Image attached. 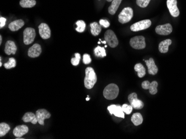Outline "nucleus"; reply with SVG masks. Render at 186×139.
Segmentation results:
<instances>
[{"label": "nucleus", "instance_id": "obj_6", "mask_svg": "<svg viewBox=\"0 0 186 139\" xmlns=\"http://www.w3.org/2000/svg\"><path fill=\"white\" fill-rule=\"evenodd\" d=\"M152 22L149 19L142 20L139 22H136L131 26V30L133 32H138L139 31L146 30L150 27Z\"/></svg>", "mask_w": 186, "mask_h": 139}, {"label": "nucleus", "instance_id": "obj_41", "mask_svg": "<svg viewBox=\"0 0 186 139\" xmlns=\"http://www.w3.org/2000/svg\"><path fill=\"white\" fill-rule=\"evenodd\" d=\"M90 100V98H89V97H88V98L86 99V101H88V100Z\"/></svg>", "mask_w": 186, "mask_h": 139}, {"label": "nucleus", "instance_id": "obj_28", "mask_svg": "<svg viewBox=\"0 0 186 139\" xmlns=\"http://www.w3.org/2000/svg\"><path fill=\"white\" fill-rule=\"evenodd\" d=\"M76 25H77V27L76 28V31L78 32H83L85 30L86 24L83 20H79L76 22Z\"/></svg>", "mask_w": 186, "mask_h": 139}, {"label": "nucleus", "instance_id": "obj_23", "mask_svg": "<svg viewBox=\"0 0 186 139\" xmlns=\"http://www.w3.org/2000/svg\"><path fill=\"white\" fill-rule=\"evenodd\" d=\"M90 28H91V33L94 36H97L100 34L102 31V28L100 25L97 22H93L90 23Z\"/></svg>", "mask_w": 186, "mask_h": 139}, {"label": "nucleus", "instance_id": "obj_3", "mask_svg": "<svg viewBox=\"0 0 186 139\" xmlns=\"http://www.w3.org/2000/svg\"><path fill=\"white\" fill-rule=\"evenodd\" d=\"M133 17V10L131 7H125L123 10L118 16V21L124 24L129 22Z\"/></svg>", "mask_w": 186, "mask_h": 139}, {"label": "nucleus", "instance_id": "obj_10", "mask_svg": "<svg viewBox=\"0 0 186 139\" xmlns=\"http://www.w3.org/2000/svg\"><path fill=\"white\" fill-rule=\"evenodd\" d=\"M167 7L170 14L174 17H177L180 15V11L177 7V0H167Z\"/></svg>", "mask_w": 186, "mask_h": 139}, {"label": "nucleus", "instance_id": "obj_19", "mask_svg": "<svg viewBox=\"0 0 186 139\" xmlns=\"http://www.w3.org/2000/svg\"><path fill=\"white\" fill-rule=\"evenodd\" d=\"M25 22L22 19H17L11 22L8 25V28L11 31H16L24 26Z\"/></svg>", "mask_w": 186, "mask_h": 139}, {"label": "nucleus", "instance_id": "obj_17", "mask_svg": "<svg viewBox=\"0 0 186 139\" xmlns=\"http://www.w3.org/2000/svg\"><path fill=\"white\" fill-rule=\"evenodd\" d=\"M17 51V47L15 42L12 41H8L6 42L5 47V52L7 55L11 54L15 55Z\"/></svg>", "mask_w": 186, "mask_h": 139}, {"label": "nucleus", "instance_id": "obj_34", "mask_svg": "<svg viewBox=\"0 0 186 139\" xmlns=\"http://www.w3.org/2000/svg\"><path fill=\"white\" fill-rule=\"evenodd\" d=\"M92 59L90 55L88 54H84L83 55V62L85 64H88L91 63Z\"/></svg>", "mask_w": 186, "mask_h": 139}, {"label": "nucleus", "instance_id": "obj_11", "mask_svg": "<svg viewBox=\"0 0 186 139\" xmlns=\"http://www.w3.org/2000/svg\"><path fill=\"white\" fill-rule=\"evenodd\" d=\"M172 26L170 23L159 25L156 28V33L159 35H168L172 32Z\"/></svg>", "mask_w": 186, "mask_h": 139}, {"label": "nucleus", "instance_id": "obj_35", "mask_svg": "<svg viewBox=\"0 0 186 139\" xmlns=\"http://www.w3.org/2000/svg\"><path fill=\"white\" fill-rule=\"evenodd\" d=\"M99 23L100 25L103 26L104 28H108L110 26V23L106 19H100Z\"/></svg>", "mask_w": 186, "mask_h": 139}, {"label": "nucleus", "instance_id": "obj_32", "mask_svg": "<svg viewBox=\"0 0 186 139\" xmlns=\"http://www.w3.org/2000/svg\"><path fill=\"white\" fill-rule=\"evenodd\" d=\"M80 60V55L78 53L75 54V58H72L71 59V63L73 66H77L79 64Z\"/></svg>", "mask_w": 186, "mask_h": 139}, {"label": "nucleus", "instance_id": "obj_38", "mask_svg": "<svg viewBox=\"0 0 186 139\" xmlns=\"http://www.w3.org/2000/svg\"><path fill=\"white\" fill-rule=\"evenodd\" d=\"M99 41H100V42H102V43H104V44H106V41H101V39H99Z\"/></svg>", "mask_w": 186, "mask_h": 139}, {"label": "nucleus", "instance_id": "obj_13", "mask_svg": "<svg viewBox=\"0 0 186 139\" xmlns=\"http://www.w3.org/2000/svg\"><path fill=\"white\" fill-rule=\"evenodd\" d=\"M108 110L110 114H114L117 117L124 118V114L122 106L117 105H111L108 107Z\"/></svg>", "mask_w": 186, "mask_h": 139}, {"label": "nucleus", "instance_id": "obj_26", "mask_svg": "<svg viewBox=\"0 0 186 139\" xmlns=\"http://www.w3.org/2000/svg\"><path fill=\"white\" fill-rule=\"evenodd\" d=\"M10 130V127L7 124L2 123L0 124V137H4Z\"/></svg>", "mask_w": 186, "mask_h": 139}, {"label": "nucleus", "instance_id": "obj_43", "mask_svg": "<svg viewBox=\"0 0 186 139\" xmlns=\"http://www.w3.org/2000/svg\"><path fill=\"white\" fill-rule=\"evenodd\" d=\"M105 47H106H106H107V46H106H106H105Z\"/></svg>", "mask_w": 186, "mask_h": 139}, {"label": "nucleus", "instance_id": "obj_18", "mask_svg": "<svg viewBox=\"0 0 186 139\" xmlns=\"http://www.w3.org/2000/svg\"><path fill=\"white\" fill-rule=\"evenodd\" d=\"M22 119L25 123H31L32 124H36L38 122L36 115L31 112H26Z\"/></svg>", "mask_w": 186, "mask_h": 139}, {"label": "nucleus", "instance_id": "obj_9", "mask_svg": "<svg viewBox=\"0 0 186 139\" xmlns=\"http://www.w3.org/2000/svg\"><path fill=\"white\" fill-rule=\"evenodd\" d=\"M36 115L38 123L41 125H44V120L45 119H49L51 117L50 112L44 109L37 110L36 112Z\"/></svg>", "mask_w": 186, "mask_h": 139}, {"label": "nucleus", "instance_id": "obj_29", "mask_svg": "<svg viewBox=\"0 0 186 139\" xmlns=\"http://www.w3.org/2000/svg\"><path fill=\"white\" fill-rule=\"evenodd\" d=\"M3 66L6 69H7L15 68L16 66V61L14 58H9L8 62L7 63H5Z\"/></svg>", "mask_w": 186, "mask_h": 139}, {"label": "nucleus", "instance_id": "obj_25", "mask_svg": "<svg viewBox=\"0 0 186 139\" xmlns=\"http://www.w3.org/2000/svg\"><path fill=\"white\" fill-rule=\"evenodd\" d=\"M35 0H21L19 5L23 8H31L36 5Z\"/></svg>", "mask_w": 186, "mask_h": 139}, {"label": "nucleus", "instance_id": "obj_42", "mask_svg": "<svg viewBox=\"0 0 186 139\" xmlns=\"http://www.w3.org/2000/svg\"><path fill=\"white\" fill-rule=\"evenodd\" d=\"M106 1H107L108 2H111V1H113V0H106Z\"/></svg>", "mask_w": 186, "mask_h": 139}, {"label": "nucleus", "instance_id": "obj_21", "mask_svg": "<svg viewBox=\"0 0 186 139\" xmlns=\"http://www.w3.org/2000/svg\"><path fill=\"white\" fill-rule=\"evenodd\" d=\"M122 1V0H113L111 2V5L109 7V13L111 15H113L115 14Z\"/></svg>", "mask_w": 186, "mask_h": 139}, {"label": "nucleus", "instance_id": "obj_20", "mask_svg": "<svg viewBox=\"0 0 186 139\" xmlns=\"http://www.w3.org/2000/svg\"><path fill=\"white\" fill-rule=\"evenodd\" d=\"M172 43V41L168 39L161 42L159 44V51L162 53H166L168 51L169 46Z\"/></svg>", "mask_w": 186, "mask_h": 139}, {"label": "nucleus", "instance_id": "obj_37", "mask_svg": "<svg viewBox=\"0 0 186 139\" xmlns=\"http://www.w3.org/2000/svg\"><path fill=\"white\" fill-rule=\"evenodd\" d=\"M6 19L5 18L1 17V18H0V22H1L0 23V28H2L5 26L6 24Z\"/></svg>", "mask_w": 186, "mask_h": 139}, {"label": "nucleus", "instance_id": "obj_14", "mask_svg": "<svg viewBox=\"0 0 186 139\" xmlns=\"http://www.w3.org/2000/svg\"><path fill=\"white\" fill-rule=\"evenodd\" d=\"M41 47L39 44H35L28 51V55L31 58L38 57L41 53Z\"/></svg>", "mask_w": 186, "mask_h": 139}, {"label": "nucleus", "instance_id": "obj_12", "mask_svg": "<svg viewBox=\"0 0 186 139\" xmlns=\"http://www.w3.org/2000/svg\"><path fill=\"white\" fill-rule=\"evenodd\" d=\"M39 34L42 39H47L50 38L51 37V30L49 26L44 23H42L39 26Z\"/></svg>", "mask_w": 186, "mask_h": 139}, {"label": "nucleus", "instance_id": "obj_30", "mask_svg": "<svg viewBox=\"0 0 186 139\" xmlns=\"http://www.w3.org/2000/svg\"><path fill=\"white\" fill-rule=\"evenodd\" d=\"M157 87H158V83L156 81H153L150 83V86L149 88V93L152 95H155L157 94L158 90H157Z\"/></svg>", "mask_w": 186, "mask_h": 139}, {"label": "nucleus", "instance_id": "obj_8", "mask_svg": "<svg viewBox=\"0 0 186 139\" xmlns=\"http://www.w3.org/2000/svg\"><path fill=\"white\" fill-rule=\"evenodd\" d=\"M128 100L133 106L134 109L140 110L142 109L144 106V103L138 99L137 94L136 93H132L128 97Z\"/></svg>", "mask_w": 186, "mask_h": 139}, {"label": "nucleus", "instance_id": "obj_24", "mask_svg": "<svg viewBox=\"0 0 186 139\" xmlns=\"http://www.w3.org/2000/svg\"><path fill=\"white\" fill-rule=\"evenodd\" d=\"M134 70L138 73V76L139 78H143L146 74L145 69L141 63H138L134 66Z\"/></svg>", "mask_w": 186, "mask_h": 139}, {"label": "nucleus", "instance_id": "obj_4", "mask_svg": "<svg viewBox=\"0 0 186 139\" xmlns=\"http://www.w3.org/2000/svg\"><path fill=\"white\" fill-rule=\"evenodd\" d=\"M130 45L134 49H144L146 46L145 37L142 35L134 37L130 40Z\"/></svg>", "mask_w": 186, "mask_h": 139}, {"label": "nucleus", "instance_id": "obj_31", "mask_svg": "<svg viewBox=\"0 0 186 139\" xmlns=\"http://www.w3.org/2000/svg\"><path fill=\"white\" fill-rule=\"evenodd\" d=\"M150 1L151 0H136V3L140 7L145 8L147 7Z\"/></svg>", "mask_w": 186, "mask_h": 139}, {"label": "nucleus", "instance_id": "obj_16", "mask_svg": "<svg viewBox=\"0 0 186 139\" xmlns=\"http://www.w3.org/2000/svg\"><path fill=\"white\" fill-rule=\"evenodd\" d=\"M28 132V128L25 125L17 126L13 130V134L16 137H21Z\"/></svg>", "mask_w": 186, "mask_h": 139}, {"label": "nucleus", "instance_id": "obj_7", "mask_svg": "<svg viewBox=\"0 0 186 139\" xmlns=\"http://www.w3.org/2000/svg\"><path fill=\"white\" fill-rule=\"evenodd\" d=\"M36 36L35 30L32 28H26L24 31V42L26 45L32 43Z\"/></svg>", "mask_w": 186, "mask_h": 139}, {"label": "nucleus", "instance_id": "obj_22", "mask_svg": "<svg viewBox=\"0 0 186 139\" xmlns=\"http://www.w3.org/2000/svg\"><path fill=\"white\" fill-rule=\"evenodd\" d=\"M143 119L142 117V115L139 112H136V113L134 114L131 118L132 122L133 123L134 125L136 126H138L142 124V123H143Z\"/></svg>", "mask_w": 186, "mask_h": 139}, {"label": "nucleus", "instance_id": "obj_39", "mask_svg": "<svg viewBox=\"0 0 186 139\" xmlns=\"http://www.w3.org/2000/svg\"><path fill=\"white\" fill-rule=\"evenodd\" d=\"M2 43V36L0 35V44H1Z\"/></svg>", "mask_w": 186, "mask_h": 139}, {"label": "nucleus", "instance_id": "obj_2", "mask_svg": "<svg viewBox=\"0 0 186 139\" xmlns=\"http://www.w3.org/2000/svg\"><path fill=\"white\" fill-rule=\"evenodd\" d=\"M119 92V88L115 84L108 85L103 91V96L108 100H113L117 98Z\"/></svg>", "mask_w": 186, "mask_h": 139}, {"label": "nucleus", "instance_id": "obj_27", "mask_svg": "<svg viewBox=\"0 0 186 139\" xmlns=\"http://www.w3.org/2000/svg\"><path fill=\"white\" fill-rule=\"evenodd\" d=\"M95 55L97 57H104L106 55V49L104 47L97 46L94 49Z\"/></svg>", "mask_w": 186, "mask_h": 139}, {"label": "nucleus", "instance_id": "obj_40", "mask_svg": "<svg viewBox=\"0 0 186 139\" xmlns=\"http://www.w3.org/2000/svg\"><path fill=\"white\" fill-rule=\"evenodd\" d=\"M2 66V63L1 62V58H0V67H1Z\"/></svg>", "mask_w": 186, "mask_h": 139}, {"label": "nucleus", "instance_id": "obj_5", "mask_svg": "<svg viewBox=\"0 0 186 139\" xmlns=\"http://www.w3.org/2000/svg\"><path fill=\"white\" fill-rule=\"evenodd\" d=\"M104 39L109 46L111 48H115L119 43L117 36L114 32L110 30L106 31L104 34Z\"/></svg>", "mask_w": 186, "mask_h": 139}, {"label": "nucleus", "instance_id": "obj_1", "mask_svg": "<svg viewBox=\"0 0 186 139\" xmlns=\"http://www.w3.org/2000/svg\"><path fill=\"white\" fill-rule=\"evenodd\" d=\"M97 81V76L94 69L92 67H88L85 69V77L84 79L85 87L90 89L94 87Z\"/></svg>", "mask_w": 186, "mask_h": 139}, {"label": "nucleus", "instance_id": "obj_15", "mask_svg": "<svg viewBox=\"0 0 186 139\" xmlns=\"http://www.w3.org/2000/svg\"><path fill=\"white\" fill-rule=\"evenodd\" d=\"M146 65L148 67V73L151 75H156L158 73V69L155 64V62L152 58H149L148 60H145Z\"/></svg>", "mask_w": 186, "mask_h": 139}, {"label": "nucleus", "instance_id": "obj_36", "mask_svg": "<svg viewBox=\"0 0 186 139\" xmlns=\"http://www.w3.org/2000/svg\"><path fill=\"white\" fill-rule=\"evenodd\" d=\"M150 84V82L148 81V80H145V81H144V82L142 83V87L143 88V89H145V90H147V89H149Z\"/></svg>", "mask_w": 186, "mask_h": 139}, {"label": "nucleus", "instance_id": "obj_33", "mask_svg": "<svg viewBox=\"0 0 186 139\" xmlns=\"http://www.w3.org/2000/svg\"><path fill=\"white\" fill-rule=\"evenodd\" d=\"M122 108L123 110V112H125V114H130L132 112V110H133V106H132V105H127V104H123V105L122 106Z\"/></svg>", "mask_w": 186, "mask_h": 139}]
</instances>
